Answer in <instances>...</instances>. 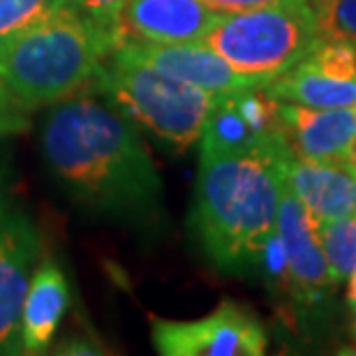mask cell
Segmentation results:
<instances>
[{
  "label": "cell",
  "instance_id": "obj_23",
  "mask_svg": "<svg viewBox=\"0 0 356 356\" xmlns=\"http://www.w3.org/2000/svg\"><path fill=\"white\" fill-rule=\"evenodd\" d=\"M347 277H350V287H347V305H350L352 312H356V266L352 268V273Z\"/></svg>",
  "mask_w": 356,
  "mask_h": 356
},
{
  "label": "cell",
  "instance_id": "obj_21",
  "mask_svg": "<svg viewBox=\"0 0 356 356\" xmlns=\"http://www.w3.org/2000/svg\"><path fill=\"white\" fill-rule=\"evenodd\" d=\"M76 10H81L86 17H90L97 26L109 31L116 38L118 44V14L125 0H70Z\"/></svg>",
  "mask_w": 356,
  "mask_h": 356
},
{
  "label": "cell",
  "instance_id": "obj_17",
  "mask_svg": "<svg viewBox=\"0 0 356 356\" xmlns=\"http://www.w3.org/2000/svg\"><path fill=\"white\" fill-rule=\"evenodd\" d=\"M319 238H322L333 282L343 280L356 266V211L319 225Z\"/></svg>",
  "mask_w": 356,
  "mask_h": 356
},
{
  "label": "cell",
  "instance_id": "obj_20",
  "mask_svg": "<svg viewBox=\"0 0 356 356\" xmlns=\"http://www.w3.org/2000/svg\"><path fill=\"white\" fill-rule=\"evenodd\" d=\"M31 127V109H26L10 88L0 81V137L21 134Z\"/></svg>",
  "mask_w": 356,
  "mask_h": 356
},
{
  "label": "cell",
  "instance_id": "obj_22",
  "mask_svg": "<svg viewBox=\"0 0 356 356\" xmlns=\"http://www.w3.org/2000/svg\"><path fill=\"white\" fill-rule=\"evenodd\" d=\"M213 12L227 14V12H243L254 10V7H268V5H287V3H303V0H204Z\"/></svg>",
  "mask_w": 356,
  "mask_h": 356
},
{
  "label": "cell",
  "instance_id": "obj_26",
  "mask_svg": "<svg viewBox=\"0 0 356 356\" xmlns=\"http://www.w3.org/2000/svg\"><path fill=\"white\" fill-rule=\"evenodd\" d=\"M354 116H356V104H354Z\"/></svg>",
  "mask_w": 356,
  "mask_h": 356
},
{
  "label": "cell",
  "instance_id": "obj_8",
  "mask_svg": "<svg viewBox=\"0 0 356 356\" xmlns=\"http://www.w3.org/2000/svg\"><path fill=\"white\" fill-rule=\"evenodd\" d=\"M111 56L139 65H148L158 72L172 76L176 81L190 83L195 88L209 92H232L245 86H254V79L238 74L229 63L213 51L209 44L199 42H176V44H160V42L144 40H123L113 49Z\"/></svg>",
  "mask_w": 356,
  "mask_h": 356
},
{
  "label": "cell",
  "instance_id": "obj_18",
  "mask_svg": "<svg viewBox=\"0 0 356 356\" xmlns=\"http://www.w3.org/2000/svg\"><path fill=\"white\" fill-rule=\"evenodd\" d=\"M60 0H0V47Z\"/></svg>",
  "mask_w": 356,
  "mask_h": 356
},
{
  "label": "cell",
  "instance_id": "obj_19",
  "mask_svg": "<svg viewBox=\"0 0 356 356\" xmlns=\"http://www.w3.org/2000/svg\"><path fill=\"white\" fill-rule=\"evenodd\" d=\"M315 17L324 35L356 42V0H326Z\"/></svg>",
  "mask_w": 356,
  "mask_h": 356
},
{
  "label": "cell",
  "instance_id": "obj_13",
  "mask_svg": "<svg viewBox=\"0 0 356 356\" xmlns=\"http://www.w3.org/2000/svg\"><path fill=\"white\" fill-rule=\"evenodd\" d=\"M70 289L65 273L56 261L47 259L35 268L21 308V347L24 354H44L65 315Z\"/></svg>",
  "mask_w": 356,
  "mask_h": 356
},
{
  "label": "cell",
  "instance_id": "obj_12",
  "mask_svg": "<svg viewBox=\"0 0 356 356\" xmlns=\"http://www.w3.org/2000/svg\"><path fill=\"white\" fill-rule=\"evenodd\" d=\"M280 113L289 146L305 158H343L347 146L356 137V116L352 106L310 109L280 102Z\"/></svg>",
  "mask_w": 356,
  "mask_h": 356
},
{
  "label": "cell",
  "instance_id": "obj_6",
  "mask_svg": "<svg viewBox=\"0 0 356 356\" xmlns=\"http://www.w3.org/2000/svg\"><path fill=\"white\" fill-rule=\"evenodd\" d=\"M151 338L165 356H261L266 331L243 305L222 301L211 315L190 322L151 319Z\"/></svg>",
  "mask_w": 356,
  "mask_h": 356
},
{
  "label": "cell",
  "instance_id": "obj_9",
  "mask_svg": "<svg viewBox=\"0 0 356 356\" xmlns=\"http://www.w3.org/2000/svg\"><path fill=\"white\" fill-rule=\"evenodd\" d=\"M277 234L287 252L291 294L298 301L317 303L319 296L333 284L329 261L319 238V222L310 216L301 199L284 185V181L280 206H277Z\"/></svg>",
  "mask_w": 356,
  "mask_h": 356
},
{
  "label": "cell",
  "instance_id": "obj_1",
  "mask_svg": "<svg viewBox=\"0 0 356 356\" xmlns=\"http://www.w3.org/2000/svg\"><path fill=\"white\" fill-rule=\"evenodd\" d=\"M42 148L60 183L92 209L139 220L160 211L162 181L139 132L88 92L49 113Z\"/></svg>",
  "mask_w": 356,
  "mask_h": 356
},
{
  "label": "cell",
  "instance_id": "obj_4",
  "mask_svg": "<svg viewBox=\"0 0 356 356\" xmlns=\"http://www.w3.org/2000/svg\"><path fill=\"white\" fill-rule=\"evenodd\" d=\"M319 35L315 12L303 0L218 14L202 42L238 74L268 83L303 60Z\"/></svg>",
  "mask_w": 356,
  "mask_h": 356
},
{
  "label": "cell",
  "instance_id": "obj_25",
  "mask_svg": "<svg viewBox=\"0 0 356 356\" xmlns=\"http://www.w3.org/2000/svg\"><path fill=\"white\" fill-rule=\"evenodd\" d=\"M308 3H310V7H312V12H315L317 7H322V5L326 3V0H308Z\"/></svg>",
  "mask_w": 356,
  "mask_h": 356
},
{
  "label": "cell",
  "instance_id": "obj_10",
  "mask_svg": "<svg viewBox=\"0 0 356 356\" xmlns=\"http://www.w3.org/2000/svg\"><path fill=\"white\" fill-rule=\"evenodd\" d=\"M216 17L204 0H125L118 14V44L123 40L199 42Z\"/></svg>",
  "mask_w": 356,
  "mask_h": 356
},
{
  "label": "cell",
  "instance_id": "obj_5",
  "mask_svg": "<svg viewBox=\"0 0 356 356\" xmlns=\"http://www.w3.org/2000/svg\"><path fill=\"white\" fill-rule=\"evenodd\" d=\"M95 92H102L120 113L151 130L174 151H188L202 137L216 92L176 81L158 70L109 56L99 70Z\"/></svg>",
  "mask_w": 356,
  "mask_h": 356
},
{
  "label": "cell",
  "instance_id": "obj_16",
  "mask_svg": "<svg viewBox=\"0 0 356 356\" xmlns=\"http://www.w3.org/2000/svg\"><path fill=\"white\" fill-rule=\"evenodd\" d=\"M298 63L317 74L340 81H352L356 79V42L345 38H331V35L322 33L315 47Z\"/></svg>",
  "mask_w": 356,
  "mask_h": 356
},
{
  "label": "cell",
  "instance_id": "obj_3",
  "mask_svg": "<svg viewBox=\"0 0 356 356\" xmlns=\"http://www.w3.org/2000/svg\"><path fill=\"white\" fill-rule=\"evenodd\" d=\"M116 38L60 0L0 47V81L26 109L58 104L95 88Z\"/></svg>",
  "mask_w": 356,
  "mask_h": 356
},
{
  "label": "cell",
  "instance_id": "obj_2",
  "mask_svg": "<svg viewBox=\"0 0 356 356\" xmlns=\"http://www.w3.org/2000/svg\"><path fill=\"white\" fill-rule=\"evenodd\" d=\"M287 137L248 153L202 158L192 209V229L206 257L227 273L257 268L259 254L277 232Z\"/></svg>",
  "mask_w": 356,
  "mask_h": 356
},
{
  "label": "cell",
  "instance_id": "obj_24",
  "mask_svg": "<svg viewBox=\"0 0 356 356\" xmlns=\"http://www.w3.org/2000/svg\"><path fill=\"white\" fill-rule=\"evenodd\" d=\"M343 160L347 162V167H350L352 172H354V176H356V137L352 139V144L347 146V151H345V155H343Z\"/></svg>",
  "mask_w": 356,
  "mask_h": 356
},
{
  "label": "cell",
  "instance_id": "obj_27",
  "mask_svg": "<svg viewBox=\"0 0 356 356\" xmlns=\"http://www.w3.org/2000/svg\"><path fill=\"white\" fill-rule=\"evenodd\" d=\"M354 333H356V322H354Z\"/></svg>",
  "mask_w": 356,
  "mask_h": 356
},
{
  "label": "cell",
  "instance_id": "obj_15",
  "mask_svg": "<svg viewBox=\"0 0 356 356\" xmlns=\"http://www.w3.org/2000/svg\"><path fill=\"white\" fill-rule=\"evenodd\" d=\"M199 139H202V158L248 153L252 148L268 144L252 130L248 118L241 113L236 99H234V90L216 95Z\"/></svg>",
  "mask_w": 356,
  "mask_h": 356
},
{
  "label": "cell",
  "instance_id": "obj_7",
  "mask_svg": "<svg viewBox=\"0 0 356 356\" xmlns=\"http://www.w3.org/2000/svg\"><path fill=\"white\" fill-rule=\"evenodd\" d=\"M40 257L38 227L0 183V354H24L21 308Z\"/></svg>",
  "mask_w": 356,
  "mask_h": 356
},
{
  "label": "cell",
  "instance_id": "obj_14",
  "mask_svg": "<svg viewBox=\"0 0 356 356\" xmlns=\"http://www.w3.org/2000/svg\"><path fill=\"white\" fill-rule=\"evenodd\" d=\"M266 90L280 102L310 106V109H340V106L356 104V79H331V76L312 72L301 63L270 79Z\"/></svg>",
  "mask_w": 356,
  "mask_h": 356
},
{
  "label": "cell",
  "instance_id": "obj_11",
  "mask_svg": "<svg viewBox=\"0 0 356 356\" xmlns=\"http://www.w3.org/2000/svg\"><path fill=\"white\" fill-rule=\"evenodd\" d=\"M284 185L319 225L356 211V176L343 158H305L291 148L284 160Z\"/></svg>",
  "mask_w": 356,
  "mask_h": 356
}]
</instances>
